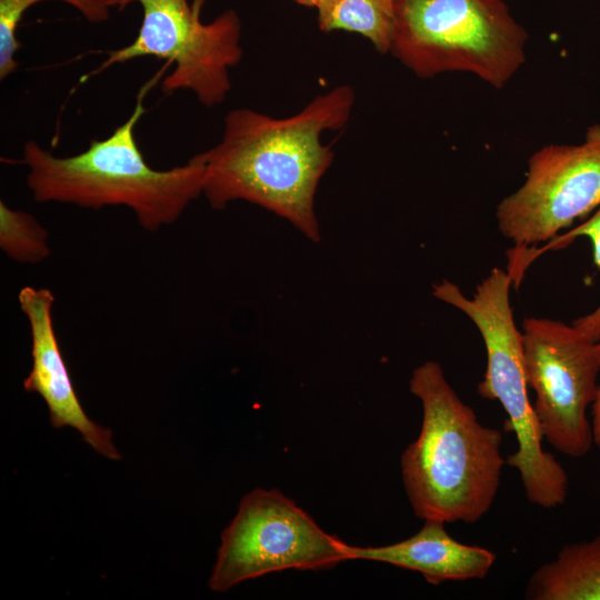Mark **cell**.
<instances>
[{"instance_id": "cell-16", "label": "cell", "mask_w": 600, "mask_h": 600, "mask_svg": "<svg viewBox=\"0 0 600 600\" xmlns=\"http://www.w3.org/2000/svg\"><path fill=\"white\" fill-rule=\"evenodd\" d=\"M588 238L592 246L594 266L600 269V206L583 222L569 231L557 236L543 250L560 249L569 246L577 238ZM573 324L592 341H600V303L584 317L578 318Z\"/></svg>"}, {"instance_id": "cell-5", "label": "cell", "mask_w": 600, "mask_h": 600, "mask_svg": "<svg viewBox=\"0 0 600 600\" xmlns=\"http://www.w3.org/2000/svg\"><path fill=\"white\" fill-rule=\"evenodd\" d=\"M528 40L503 0H397L389 53L419 78L468 72L501 89Z\"/></svg>"}, {"instance_id": "cell-14", "label": "cell", "mask_w": 600, "mask_h": 600, "mask_svg": "<svg viewBox=\"0 0 600 600\" xmlns=\"http://www.w3.org/2000/svg\"><path fill=\"white\" fill-rule=\"evenodd\" d=\"M48 240V231L32 214L0 201V248L8 258L23 264L42 262L51 253Z\"/></svg>"}, {"instance_id": "cell-8", "label": "cell", "mask_w": 600, "mask_h": 600, "mask_svg": "<svg viewBox=\"0 0 600 600\" xmlns=\"http://www.w3.org/2000/svg\"><path fill=\"white\" fill-rule=\"evenodd\" d=\"M523 367L543 438L561 453L579 458L593 444L587 417L600 372L599 341L572 324L529 317L521 332Z\"/></svg>"}, {"instance_id": "cell-10", "label": "cell", "mask_w": 600, "mask_h": 600, "mask_svg": "<svg viewBox=\"0 0 600 600\" xmlns=\"http://www.w3.org/2000/svg\"><path fill=\"white\" fill-rule=\"evenodd\" d=\"M18 302L31 336L32 367L23 381L24 390L44 400L53 428L71 427L98 453L120 460L111 430L86 414L72 386L53 327L54 296L49 289L27 286L19 291Z\"/></svg>"}, {"instance_id": "cell-13", "label": "cell", "mask_w": 600, "mask_h": 600, "mask_svg": "<svg viewBox=\"0 0 600 600\" xmlns=\"http://www.w3.org/2000/svg\"><path fill=\"white\" fill-rule=\"evenodd\" d=\"M397 0H321L318 24L323 32L348 31L367 38L380 53H389Z\"/></svg>"}, {"instance_id": "cell-7", "label": "cell", "mask_w": 600, "mask_h": 600, "mask_svg": "<svg viewBox=\"0 0 600 600\" xmlns=\"http://www.w3.org/2000/svg\"><path fill=\"white\" fill-rule=\"evenodd\" d=\"M347 560L348 543L280 491L257 488L242 498L221 534L209 588L226 592L268 573L329 569Z\"/></svg>"}, {"instance_id": "cell-4", "label": "cell", "mask_w": 600, "mask_h": 600, "mask_svg": "<svg viewBox=\"0 0 600 600\" xmlns=\"http://www.w3.org/2000/svg\"><path fill=\"white\" fill-rule=\"evenodd\" d=\"M510 273L492 268L467 297L449 280L432 287L433 296L463 312L479 330L486 348L487 368L477 390L484 399L498 401L507 419L504 429L513 432L517 450L506 463L518 470L527 499L541 508L564 503L568 476L557 459L542 446L543 434L528 396L521 331L510 304Z\"/></svg>"}, {"instance_id": "cell-3", "label": "cell", "mask_w": 600, "mask_h": 600, "mask_svg": "<svg viewBox=\"0 0 600 600\" xmlns=\"http://www.w3.org/2000/svg\"><path fill=\"white\" fill-rule=\"evenodd\" d=\"M142 93L121 126L107 138L92 140L80 153L57 157L36 141L26 142L21 162L33 199L88 209L123 206L151 232L176 222L202 194L204 163L199 153L167 170L153 169L146 161L134 137L146 111Z\"/></svg>"}, {"instance_id": "cell-1", "label": "cell", "mask_w": 600, "mask_h": 600, "mask_svg": "<svg viewBox=\"0 0 600 600\" xmlns=\"http://www.w3.org/2000/svg\"><path fill=\"white\" fill-rule=\"evenodd\" d=\"M356 94L342 84L313 98L287 118L239 108L224 118L221 140L200 154L202 194L212 209L243 200L286 219L306 238L319 241L314 210L319 182L332 163L327 130L349 121Z\"/></svg>"}, {"instance_id": "cell-12", "label": "cell", "mask_w": 600, "mask_h": 600, "mask_svg": "<svg viewBox=\"0 0 600 600\" xmlns=\"http://www.w3.org/2000/svg\"><path fill=\"white\" fill-rule=\"evenodd\" d=\"M524 594L530 600H600V533L562 547L532 573Z\"/></svg>"}, {"instance_id": "cell-2", "label": "cell", "mask_w": 600, "mask_h": 600, "mask_svg": "<svg viewBox=\"0 0 600 600\" xmlns=\"http://www.w3.org/2000/svg\"><path fill=\"white\" fill-rule=\"evenodd\" d=\"M409 388L422 404L419 436L400 463L412 510L423 521L476 523L500 487L502 434L479 421L438 362L418 366Z\"/></svg>"}, {"instance_id": "cell-11", "label": "cell", "mask_w": 600, "mask_h": 600, "mask_svg": "<svg viewBox=\"0 0 600 600\" xmlns=\"http://www.w3.org/2000/svg\"><path fill=\"white\" fill-rule=\"evenodd\" d=\"M349 554L350 560L383 562L419 572L434 586L483 579L496 562L491 550L456 540L447 531L446 523L437 520H424L418 532L396 543L380 547L349 544Z\"/></svg>"}, {"instance_id": "cell-15", "label": "cell", "mask_w": 600, "mask_h": 600, "mask_svg": "<svg viewBox=\"0 0 600 600\" xmlns=\"http://www.w3.org/2000/svg\"><path fill=\"white\" fill-rule=\"evenodd\" d=\"M48 0H0V79L4 80L17 68V51L20 43L17 29L26 11L33 4ZM77 9L89 22H103L109 17V7L102 0H56Z\"/></svg>"}, {"instance_id": "cell-9", "label": "cell", "mask_w": 600, "mask_h": 600, "mask_svg": "<svg viewBox=\"0 0 600 600\" xmlns=\"http://www.w3.org/2000/svg\"><path fill=\"white\" fill-rule=\"evenodd\" d=\"M600 206V123L574 144H547L528 160L524 182L496 208L502 236L528 249L559 236Z\"/></svg>"}, {"instance_id": "cell-18", "label": "cell", "mask_w": 600, "mask_h": 600, "mask_svg": "<svg viewBox=\"0 0 600 600\" xmlns=\"http://www.w3.org/2000/svg\"><path fill=\"white\" fill-rule=\"evenodd\" d=\"M109 8L116 7L118 9H122L129 3L132 2V0H102Z\"/></svg>"}, {"instance_id": "cell-6", "label": "cell", "mask_w": 600, "mask_h": 600, "mask_svg": "<svg viewBox=\"0 0 600 600\" xmlns=\"http://www.w3.org/2000/svg\"><path fill=\"white\" fill-rule=\"evenodd\" d=\"M142 22L128 46L110 51L102 67L153 57L173 64L162 82L166 93L188 90L206 107L220 104L231 89L230 69L242 57L241 22L227 10L211 22L201 20L206 0H132Z\"/></svg>"}, {"instance_id": "cell-17", "label": "cell", "mask_w": 600, "mask_h": 600, "mask_svg": "<svg viewBox=\"0 0 600 600\" xmlns=\"http://www.w3.org/2000/svg\"><path fill=\"white\" fill-rule=\"evenodd\" d=\"M600 348V341H599ZM592 432H593V444L600 449V384L598 388L597 397L592 403Z\"/></svg>"}, {"instance_id": "cell-19", "label": "cell", "mask_w": 600, "mask_h": 600, "mask_svg": "<svg viewBox=\"0 0 600 600\" xmlns=\"http://www.w3.org/2000/svg\"><path fill=\"white\" fill-rule=\"evenodd\" d=\"M297 3L306 7H317L321 0H294Z\"/></svg>"}]
</instances>
